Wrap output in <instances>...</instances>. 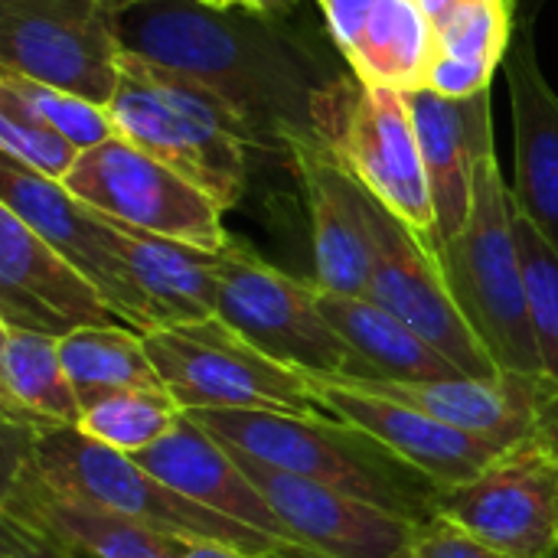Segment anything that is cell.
<instances>
[{
	"instance_id": "6da1fadb",
	"label": "cell",
	"mask_w": 558,
	"mask_h": 558,
	"mask_svg": "<svg viewBox=\"0 0 558 558\" xmlns=\"http://www.w3.org/2000/svg\"><path fill=\"white\" fill-rule=\"evenodd\" d=\"M114 33L128 52L219 98L242 124L248 147L291 157L327 150L324 124L340 75H330L265 13L203 0H128Z\"/></svg>"
},
{
	"instance_id": "7a4b0ae2",
	"label": "cell",
	"mask_w": 558,
	"mask_h": 558,
	"mask_svg": "<svg viewBox=\"0 0 558 558\" xmlns=\"http://www.w3.org/2000/svg\"><path fill=\"white\" fill-rule=\"evenodd\" d=\"M186 415L216 441L239 448L262 464L317 481L409 523L438 517L441 487H435L383 441L337 415H281L242 409H199Z\"/></svg>"
},
{
	"instance_id": "3957f363",
	"label": "cell",
	"mask_w": 558,
	"mask_h": 558,
	"mask_svg": "<svg viewBox=\"0 0 558 558\" xmlns=\"http://www.w3.org/2000/svg\"><path fill=\"white\" fill-rule=\"evenodd\" d=\"M435 258L454 304L494 363L510 373L546 379L513 235V193L504 183L494 144L477 157L474 203L464 229L445 242Z\"/></svg>"
},
{
	"instance_id": "277c9868",
	"label": "cell",
	"mask_w": 558,
	"mask_h": 558,
	"mask_svg": "<svg viewBox=\"0 0 558 558\" xmlns=\"http://www.w3.org/2000/svg\"><path fill=\"white\" fill-rule=\"evenodd\" d=\"M108 111L124 141L183 173L222 209L239 206L248 144L235 114L206 88L124 49Z\"/></svg>"
},
{
	"instance_id": "5b68a950",
	"label": "cell",
	"mask_w": 558,
	"mask_h": 558,
	"mask_svg": "<svg viewBox=\"0 0 558 558\" xmlns=\"http://www.w3.org/2000/svg\"><path fill=\"white\" fill-rule=\"evenodd\" d=\"M144 343L167 392L183 412L242 409L330 415L320 405L311 376L275 363L219 317L160 327L144 333Z\"/></svg>"
},
{
	"instance_id": "8992f818",
	"label": "cell",
	"mask_w": 558,
	"mask_h": 558,
	"mask_svg": "<svg viewBox=\"0 0 558 558\" xmlns=\"http://www.w3.org/2000/svg\"><path fill=\"white\" fill-rule=\"evenodd\" d=\"M324 144L376 203L435 252V203L405 92L340 75Z\"/></svg>"
},
{
	"instance_id": "52a82bcc",
	"label": "cell",
	"mask_w": 558,
	"mask_h": 558,
	"mask_svg": "<svg viewBox=\"0 0 558 558\" xmlns=\"http://www.w3.org/2000/svg\"><path fill=\"white\" fill-rule=\"evenodd\" d=\"M216 317L281 366L304 376L360 379V360L317 307V284L278 271L239 242L219 252Z\"/></svg>"
},
{
	"instance_id": "ba28073f",
	"label": "cell",
	"mask_w": 558,
	"mask_h": 558,
	"mask_svg": "<svg viewBox=\"0 0 558 558\" xmlns=\"http://www.w3.org/2000/svg\"><path fill=\"white\" fill-rule=\"evenodd\" d=\"M62 186L105 219L150 235L203 252H222L232 242L222 226L226 209L206 190L121 134L82 150Z\"/></svg>"
},
{
	"instance_id": "9c48e42d",
	"label": "cell",
	"mask_w": 558,
	"mask_h": 558,
	"mask_svg": "<svg viewBox=\"0 0 558 558\" xmlns=\"http://www.w3.org/2000/svg\"><path fill=\"white\" fill-rule=\"evenodd\" d=\"M128 0H0V69L108 105L121 78L114 16Z\"/></svg>"
},
{
	"instance_id": "30bf717a",
	"label": "cell",
	"mask_w": 558,
	"mask_h": 558,
	"mask_svg": "<svg viewBox=\"0 0 558 558\" xmlns=\"http://www.w3.org/2000/svg\"><path fill=\"white\" fill-rule=\"evenodd\" d=\"M438 517L510 558L558 553V454L546 432L504 451L474 481L438 494Z\"/></svg>"
},
{
	"instance_id": "8fae6325",
	"label": "cell",
	"mask_w": 558,
	"mask_h": 558,
	"mask_svg": "<svg viewBox=\"0 0 558 558\" xmlns=\"http://www.w3.org/2000/svg\"><path fill=\"white\" fill-rule=\"evenodd\" d=\"M0 206L20 216L69 265H75L101 291L124 327L137 333L160 330L154 304L134 281L118 248L111 219L78 203L62 183L33 173L7 154H0Z\"/></svg>"
},
{
	"instance_id": "7c38bea8",
	"label": "cell",
	"mask_w": 558,
	"mask_h": 558,
	"mask_svg": "<svg viewBox=\"0 0 558 558\" xmlns=\"http://www.w3.org/2000/svg\"><path fill=\"white\" fill-rule=\"evenodd\" d=\"M363 213L376 248L373 281L366 298L386 307L389 314H396L402 324H409L464 376L474 379L497 376L500 366L484 350V343L464 320L461 307L454 304L435 252L366 190H363Z\"/></svg>"
},
{
	"instance_id": "4fadbf2b",
	"label": "cell",
	"mask_w": 558,
	"mask_h": 558,
	"mask_svg": "<svg viewBox=\"0 0 558 558\" xmlns=\"http://www.w3.org/2000/svg\"><path fill=\"white\" fill-rule=\"evenodd\" d=\"M101 291L20 216L0 206V327L69 337L114 324Z\"/></svg>"
},
{
	"instance_id": "5bb4252c",
	"label": "cell",
	"mask_w": 558,
	"mask_h": 558,
	"mask_svg": "<svg viewBox=\"0 0 558 558\" xmlns=\"http://www.w3.org/2000/svg\"><path fill=\"white\" fill-rule=\"evenodd\" d=\"M23 454L26 448L20 458L3 461L0 520L36 530L82 558H183V539L163 536L95 500L49 487Z\"/></svg>"
},
{
	"instance_id": "9a60e30c",
	"label": "cell",
	"mask_w": 558,
	"mask_h": 558,
	"mask_svg": "<svg viewBox=\"0 0 558 558\" xmlns=\"http://www.w3.org/2000/svg\"><path fill=\"white\" fill-rule=\"evenodd\" d=\"M229 451L255 481V487L268 497L291 536L320 558H396L415 526L317 481H304L298 474L262 464L239 448Z\"/></svg>"
},
{
	"instance_id": "2e32d148",
	"label": "cell",
	"mask_w": 558,
	"mask_h": 558,
	"mask_svg": "<svg viewBox=\"0 0 558 558\" xmlns=\"http://www.w3.org/2000/svg\"><path fill=\"white\" fill-rule=\"evenodd\" d=\"M340 383L412 405L504 451L533 438L558 399L556 383L543 376L510 373V369H500L490 379L458 376V379H428V383H392V379H360V383L340 379Z\"/></svg>"
},
{
	"instance_id": "e0dca14e",
	"label": "cell",
	"mask_w": 558,
	"mask_h": 558,
	"mask_svg": "<svg viewBox=\"0 0 558 558\" xmlns=\"http://www.w3.org/2000/svg\"><path fill=\"white\" fill-rule=\"evenodd\" d=\"M311 383L317 389L320 405L330 415L383 441L389 451H396L405 464L422 471L441 490L474 481L504 454V448L477 435H468L454 425H445L396 399H383L366 389L324 376H311Z\"/></svg>"
},
{
	"instance_id": "ac0fdd59",
	"label": "cell",
	"mask_w": 558,
	"mask_h": 558,
	"mask_svg": "<svg viewBox=\"0 0 558 558\" xmlns=\"http://www.w3.org/2000/svg\"><path fill=\"white\" fill-rule=\"evenodd\" d=\"M428 186L435 203V252L451 242L474 203V167L484 147L494 144L490 88L474 98H448L435 88L405 92Z\"/></svg>"
},
{
	"instance_id": "d6986e66",
	"label": "cell",
	"mask_w": 558,
	"mask_h": 558,
	"mask_svg": "<svg viewBox=\"0 0 558 558\" xmlns=\"http://www.w3.org/2000/svg\"><path fill=\"white\" fill-rule=\"evenodd\" d=\"M504 69L517 147V186L510 193L558 252V95L536 59L533 26H513Z\"/></svg>"
},
{
	"instance_id": "ffe728a7",
	"label": "cell",
	"mask_w": 558,
	"mask_h": 558,
	"mask_svg": "<svg viewBox=\"0 0 558 558\" xmlns=\"http://www.w3.org/2000/svg\"><path fill=\"white\" fill-rule=\"evenodd\" d=\"M128 458L137 468H144L147 474H154L157 481H163L167 487L180 490L183 497H190L235 523H245L271 539L301 546L291 536V530L278 520L268 497L239 468L232 451L222 441H216L209 432H203L190 415H183L170 435H163L150 448L128 454Z\"/></svg>"
},
{
	"instance_id": "44dd1931",
	"label": "cell",
	"mask_w": 558,
	"mask_h": 558,
	"mask_svg": "<svg viewBox=\"0 0 558 558\" xmlns=\"http://www.w3.org/2000/svg\"><path fill=\"white\" fill-rule=\"evenodd\" d=\"M314 242V284L327 294L366 298L373 281V232L363 213V186L330 150H298Z\"/></svg>"
},
{
	"instance_id": "7402d4cb",
	"label": "cell",
	"mask_w": 558,
	"mask_h": 558,
	"mask_svg": "<svg viewBox=\"0 0 558 558\" xmlns=\"http://www.w3.org/2000/svg\"><path fill=\"white\" fill-rule=\"evenodd\" d=\"M317 307L327 324L343 337V343L360 360V379H392V383H428L464 376L448 363L428 340H422L409 324L379 307L369 298L327 294L317 288ZM350 379V383H360Z\"/></svg>"
},
{
	"instance_id": "603a6c76",
	"label": "cell",
	"mask_w": 558,
	"mask_h": 558,
	"mask_svg": "<svg viewBox=\"0 0 558 558\" xmlns=\"http://www.w3.org/2000/svg\"><path fill=\"white\" fill-rule=\"evenodd\" d=\"M111 226L134 281L160 317V327L216 317L219 252H203L186 242L150 235L114 219Z\"/></svg>"
},
{
	"instance_id": "cb8c5ba5",
	"label": "cell",
	"mask_w": 558,
	"mask_h": 558,
	"mask_svg": "<svg viewBox=\"0 0 558 558\" xmlns=\"http://www.w3.org/2000/svg\"><path fill=\"white\" fill-rule=\"evenodd\" d=\"M0 405L3 422L33 435L78 428L82 405L65 376L56 337L0 327Z\"/></svg>"
},
{
	"instance_id": "d4e9b609",
	"label": "cell",
	"mask_w": 558,
	"mask_h": 558,
	"mask_svg": "<svg viewBox=\"0 0 558 558\" xmlns=\"http://www.w3.org/2000/svg\"><path fill=\"white\" fill-rule=\"evenodd\" d=\"M435 23V65L428 88L448 98H474L507 59L513 39L510 0H464Z\"/></svg>"
},
{
	"instance_id": "484cf974",
	"label": "cell",
	"mask_w": 558,
	"mask_h": 558,
	"mask_svg": "<svg viewBox=\"0 0 558 558\" xmlns=\"http://www.w3.org/2000/svg\"><path fill=\"white\" fill-rule=\"evenodd\" d=\"M343 56L360 82L399 92L428 88L435 65V23L418 0H379Z\"/></svg>"
},
{
	"instance_id": "4316f807",
	"label": "cell",
	"mask_w": 558,
	"mask_h": 558,
	"mask_svg": "<svg viewBox=\"0 0 558 558\" xmlns=\"http://www.w3.org/2000/svg\"><path fill=\"white\" fill-rule=\"evenodd\" d=\"M59 350L82 412L114 392L167 389L147 353L144 333L124 324L72 330L69 337L59 340Z\"/></svg>"
},
{
	"instance_id": "83f0119b",
	"label": "cell",
	"mask_w": 558,
	"mask_h": 558,
	"mask_svg": "<svg viewBox=\"0 0 558 558\" xmlns=\"http://www.w3.org/2000/svg\"><path fill=\"white\" fill-rule=\"evenodd\" d=\"M183 415L186 412L167 389H128L88 405L78 432L121 454H137L170 435Z\"/></svg>"
},
{
	"instance_id": "f1b7e54d",
	"label": "cell",
	"mask_w": 558,
	"mask_h": 558,
	"mask_svg": "<svg viewBox=\"0 0 558 558\" xmlns=\"http://www.w3.org/2000/svg\"><path fill=\"white\" fill-rule=\"evenodd\" d=\"M513 235L523 265L526 304L536 333V347L543 356L546 379L558 386V252L556 245L523 216L513 203Z\"/></svg>"
},
{
	"instance_id": "f546056e",
	"label": "cell",
	"mask_w": 558,
	"mask_h": 558,
	"mask_svg": "<svg viewBox=\"0 0 558 558\" xmlns=\"http://www.w3.org/2000/svg\"><path fill=\"white\" fill-rule=\"evenodd\" d=\"M0 85L10 88L36 118H43L52 131H59L78 150H92V147H98L118 134L108 105H98V101H88L82 95L43 85V82L20 75L13 69H0Z\"/></svg>"
},
{
	"instance_id": "4dcf8cb0",
	"label": "cell",
	"mask_w": 558,
	"mask_h": 558,
	"mask_svg": "<svg viewBox=\"0 0 558 558\" xmlns=\"http://www.w3.org/2000/svg\"><path fill=\"white\" fill-rule=\"evenodd\" d=\"M0 154L29 167L33 173L62 183L82 150L36 118L10 88L0 85Z\"/></svg>"
},
{
	"instance_id": "1f68e13d",
	"label": "cell",
	"mask_w": 558,
	"mask_h": 558,
	"mask_svg": "<svg viewBox=\"0 0 558 558\" xmlns=\"http://www.w3.org/2000/svg\"><path fill=\"white\" fill-rule=\"evenodd\" d=\"M396 558H510L500 549L481 543L477 536H471L468 530H461L458 523L445 520V517H432L425 523H415L409 539L402 543V549Z\"/></svg>"
},
{
	"instance_id": "d6a6232c",
	"label": "cell",
	"mask_w": 558,
	"mask_h": 558,
	"mask_svg": "<svg viewBox=\"0 0 558 558\" xmlns=\"http://www.w3.org/2000/svg\"><path fill=\"white\" fill-rule=\"evenodd\" d=\"M376 3L379 0H320V10L330 23V33L337 39L340 52H347L356 43V36L366 26Z\"/></svg>"
},
{
	"instance_id": "836d02e7",
	"label": "cell",
	"mask_w": 558,
	"mask_h": 558,
	"mask_svg": "<svg viewBox=\"0 0 558 558\" xmlns=\"http://www.w3.org/2000/svg\"><path fill=\"white\" fill-rule=\"evenodd\" d=\"M0 549L20 558H82L69 553L65 546H59L56 539L36 530H26L20 523H10V520H0Z\"/></svg>"
},
{
	"instance_id": "e575fe53",
	"label": "cell",
	"mask_w": 558,
	"mask_h": 558,
	"mask_svg": "<svg viewBox=\"0 0 558 558\" xmlns=\"http://www.w3.org/2000/svg\"><path fill=\"white\" fill-rule=\"evenodd\" d=\"M549 0H510V10H513V26L526 23L533 26V20L539 16V10L546 7Z\"/></svg>"
},
{
	"instance_id": "d590c367",
	"label": "cell",
	"mask_w": 558,
	"mask_h": 558,
	"mask_svg": "<svg viewBox=\"0 0 558 558\" xmlns=\"http://www.w3.org/2000/svg\"><path fill=\"white\" fill-rule=\"evenodd\" d=\"M183 558H245L235 549H226V546H213V543H186V553Z\"/></svg>"
},
{
	"instance_id": "8d00e7d4",
	"label": "cell",
	"mask_w": 558,
	"mask_h": 558,
	"mask_svg": "<svg viewBox=\"0 0 558 558\" xmlns=\"http://www.w3.org/2000/svg\"><path fill=\"white\" fill-rule=\"evenodd\" d=\"M294 0H245L242 7H248V10H255V13H265V16H271V13H281L284 7H291Z\"/></svg>"
},
{
	"instance_id": "74e56055",
	"label": "cell",
	"mask_w": 558,
	"mask_h": 558,
	"mask_svg": "<svg viewBox=\"0 0 558 558\" xmlns=\"http://www.w3.org/2000/svg\"><path fill=\"white\" fill-rule=\"evenodd\" d=\"M458 3H464V0H418V7H422L432 20H438L441 13H448V10L458 7Z\"/></svg>"
},
{
	"instance_id": "f35d334b",
	"label": "cell",
	"mask_w": 558,
	"mask_h": 558,
	"mask_svg": "<svg viewBox=\"0 0 558 558\" xmlns=\"http://www.w3.org/2000/svg\"><path fill=\"white\" fill-rule=\"evenodd\" d=\"M543 432H546V438L553 441V448H556L558 454V399L553 402V409H549V415H546V422H543Z\"/></svg>"
},
{
	"instance_id": "ab89813d",
	"label": "cell",
	"mask_w": 558,
	"mask_h": 558,
	"mask_svg": "<svg viewBox=\"0 0 558 558\" xmlns=\"http://www.w3.org/2000/svg\"><path fill=\"white\" fill-rule=\"evenodd\" d=\"M203 3H209V7H242L245 0H203Z\"/></svg>"
},
{
	"instance_id": "60d3db41",
	"label": "cell",
	"mask_w": 558,
	"mask_h": 558,
	"mask_svg": "<svg viewBox=\"0 0 558 558\" xmlns=\"http://www.w3.org/2000/svg\"><path fill=\"white\" fill-rule=\"evenodd\" d=\"M0 558H20V556H13V553H7V549H0Z\"/></svg>"
}]
</instances>
